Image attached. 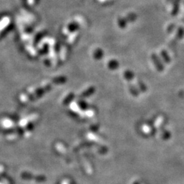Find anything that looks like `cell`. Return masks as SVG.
<instances>
[{"mask_svg":"<svg viewBox=\"0 0 184 184\" xmlns=\"http://www.w3.org/2000/svg\"><path fill=\"white\" fill-rule=\"evenodd\" d=\"M152 59L157 70L160 72H162L164 70V65L161 60L159 58V57L155 53H153L152 55Z\"/></svg>","mask_w":184,"mask_h":184,"instance_id":"obj_1","label":"cell"},{"mask_svg":"<svg viewBox=\"0 0 184 184\" xmlns=\"http://www.w3.org/2000/svg\"><path fill=\"white\" fill-rule=\"evenodd\" d=\"M180 2L181 0H173V9L171 12V15L173 16H176L179 13L180 8Z\"/></svg>","mask_w":184,"mask_h":184,"instance_id":"obj_2","label":"cell"},{"mask_svg":"<svg viewBox=\"0 0 184 184\" xmlns=\"http://www.w3.org/2000/svg\"><path fill=\"white\" fill-rule=\"evenodd\" d=\"M160 55H161L162 58L163 59L164 62H165V63H169L170 62V56L169 55L168 53H167V52L166 51H165V50H163V51H161V53H160Z\"/></svg>","mask_w":184,"mask_h":184,"instance_id":"obj_3","label":"cell"},{"mask_svg":"<svg viewBox=\"0 0 184 184\" xmlns=\"http://www.w3.org/2000/svg\"><path fill=\"white\" fill-rule=\"evenodd\" d=\"M183 35H184V29L182 28H180L178 29V30H177L175 38L177 40H180L183 38Z\"/></svg>","mask_w":184,"mask_h":184,"instance_id":"obj_4","label":"cell"},{"mask_svg":"<svg viewBox=\"0 0 184 184\" xmlns=\"http://www.w3.org/2000/svg\"><path fill=\"white\" fill-rule=\"evenodd\" d=\"M162 139H164V140H167V139H170V132H168V131H164V132H163V134H162Z\"/></svg>","mask_w":184,"mask_h":184,"instance_id":"obj_5","label":"cell"},{"mask_svg":"<svg viewBox=\"0 0 184 184\" xmlns=\"http://www.w3.org/2000/svg\"><path fill=\"white\" fill-rule=\"evenodd\" d=\"M139 86H140V89H141V91L143 92H145L146 90H147V87L143 84V83H142V81H139Z\"/></svg>","mask_w":184,"mask_h":184,"instance_id":"obj_6","label":"cell"},{"mask_svg":"<svg viewBox=\"0 0 184 184\" xmlns=\"http://www.w3.org/2000/svg\"><path fill=\"white\" fill-rule=\"evenodd\" d=\"M126 78L130 80H131L134 77V75L132 72H127L126 73Z\"/></svg>","mask_w":184,"mask_h":184,"instance_id":"obj_7","label":"cell"}]
</instances>
